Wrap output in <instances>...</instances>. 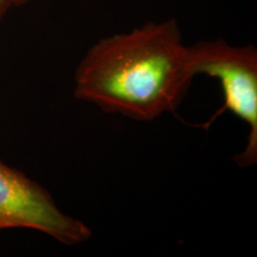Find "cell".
Listing matches in <instances>:
<instances>
[{
  "instance_id": "cell-1",
  "label": "cell",
  "mask_w": 257,
  "mask_h": 257,
  "mask_svg": "<svg viewBox=\"0 0 257 257\" xmlns=\"http://www.w3.org/2000/svg\"><path fill=\"white\" fill-rule=\"evenodd\" d=\"M194 78L175 19L98 41L80 61L74 95L108 113L150 121L176 110Z\"/></svg>"
},
{
  "instance_id": "cell-2",
  "label": "cell",
  "mask_w": 257,
  "mask_h": 257,
  "mask_svg": "<svg viewBox=\"0 0 257 257\" xmlns=\"http://www.w3.org/2000/svg\"><path fill=\"white\" fill-rule=\"evenodd\" d=\"M193 75L200 74L219 80L224 105L208 120L206 127L221 113L230 111L249 127L245 149L233 157L242 168L257 162V50L252 44L231 46L224 40L201 41L187 46Z\"/></svg>"
},
{
  "instance_id": "cell-3",
  "label": "cell",
  "mask_w": 257,
  "mask_h": 257,
  "mask_svg": "<svg viewBox=\"0 0 257 257\" xmlns=\"http://www.w3.org/2000/svg\"><path fill=\"white\" fill-rule=\"evenodd\" d=\"M31 229L66 245L91 238L83 221L64 213L46 188L0 161V230Z\"/></svg>"
},
{
  "instance_id": "cell-4",
  "label": "cell",
  "mask_w": 257,
  "mask_h": 257,
  "mask_svg": "<svg viewBox=\"0 0 257 257\" xmlns=\"http://www.w3.org/2000/svg\"><path fill=\"white\" fill-rule=\"evenodd\" d=\"M29 2H31V0H0V21H2L12 9L27 4Z\"/></svg>"
}]
</instances>
